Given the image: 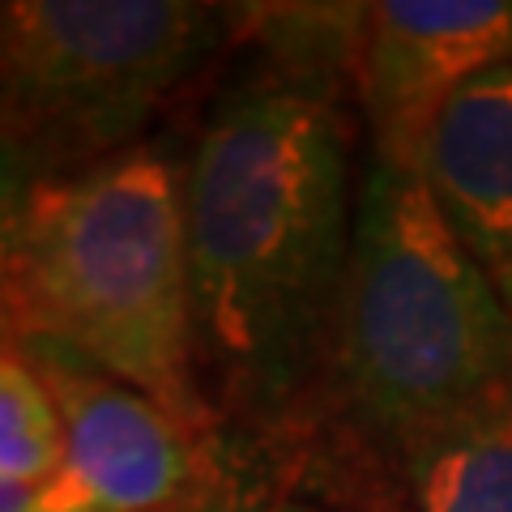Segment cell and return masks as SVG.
<instances>
[{"instance_id": "1", "label": "cell", "mask_w": 512, "mask_h": 512, "mask_svg": "<svg viewBox=\"0 0 512 512\" xmlns=\"http://www.w3.org/2000/svg\"><path fill=\"white\" fill-rule=\"evenodd\" d=\"M180 197L197 355L235 410L274 419L338 333L359 192L333 90L274 73L227 94Z\"/></svg>"}, {"instance_id": "2", "label": "cell", "mask_w": 512, "mask_h": 512, "mask_svg": "<svg viewBox=\"0 0 512 512\" xmlns=\"http://www.w3.org/2000/svg\"><path fill=\"white\" fill-rule=\"evenodd\" d=\"M333 342L350 406L406 474L512 419V312L419 171L367 163Z\"/></svg>"}, {"instance_id": "3", "label": "cell", "mask_w": 512, "mask_h": 512, "mask_svg": "<svg viewBox=\"0 0 512 512\" xmlns=\"http://www.w3.org/2000/svg\"><path fill=\"white\" fill-rule=\"evenodd\" d=\"M5 316L111 380L210 427L192 355L184 197L167 158L128 150L35 184L13 252Z\"/></svg>"}, {"instance_id": "4", "label": "cell", "mask_w": 512, "mask_h": 512, "mask_svg": "<svg viewBox=\"0 0 512 512\" xmlns=\"http://www.w3.org/2000/svg\"><path fill=\"white\" fill-rule=\"evenodd\" d=\"M231 30L192 0H0V137L47 180L128 154Z\"/></svg>"}, {"instance_id": "5", "label": "cell", "mask_w": 512, "mask_h": 512, "mask_svg": "<svg viewBox=\"0 0 512 512\" xmlns=\"http://www.w3.org/2000/svg\"><path fill=\"white\" fill-rule=\"evenodd\" d=\"M30 355L64 423V457L35 487V512H184L218 487L210 427L60 346L30 342Z\"/></svg>"}, {"instance_id": "6", "label": "cell", "mask_w": 512, "mask_h": 512, "mask_svg": "<svg viewBox=\"0 0 512 512\" xmlns=\"http://www.w3.org/2000/svg\"><path fill=\"white\" fill-rule=\"evenodd\" d=\"M512 60V0H384L363 9L359 103L372 163L419 171L440 111Z\"/></svg>"}, {"instance_id": "7", "label": "cell", "mask_w": 512, "mask_h": 512, "mask_svg": "<svg viewBox=\"0 0 512 512\" xmlns=\"http://www.w3.org/2000/svg\"><path fill=\"white\" fill-rule=\"evenodd\" d=\"M419 175L512 312V60L440 111Z\"/></svg>"}, {"instance_id": "8", "label": "cell", "mask_w": 512, "mask_h": 512, "mask_svg": "<svg viewBox=\"0 0 512 512\" xmlns=\"http://www.w3.org/2000/svg\"><path fill=\"white\" fill-rule=\"evenodd\" d=\"M406 478L419 512H512V419L440 448Z\"/></svg>"}, {"instance_id": "9", "label": "cell", "mask_w": 512, "mask_h": 512, "mask_svg": "<svg viewBox=\"0 0 512 512\" xmlns=\"http://www.w3.org/2000/svg\"><path fill=\"white\" fill-rule=\"evenodd\" d=\"M64 457V423L52 389L26 359L0 355V478L43 483Z\"/></svg>"}, {"instance_id": "10", "label": "cell", "mask_w": 512, "mask_h": 512, "mask_svg": "<svg viewBox=\"0 0 512 512\" xmlns=\"http://www.w3.org/2000/svg\"><path fill=\"white\" fill-rule=\"evenodd\" d=\"M39 184V171L26 163V154L13 141L0 137V320H5V295L13 278V252L26 222L30 192Z\"/></svg>"}, {"instance_id": "11", "label": "cell", "mask_w": 512, "mask_h": 512, "mask_svg": "<svg viewBox=\"0 0 512 512\" xmlns=\"http://www.w3.org/2000/svg\"><path fill=\"white\" fill-rule=\"evenodd\" d=\"M184 512H308L303 504L291 500H269V495H244V491H210L201 504H192Z\"/></svg>"}, {"instance_id": "12", "label": "cell", "mask_w": 512, "mask_h": 512, "mask_svg": "<svg viewBox=\"0 0 512 512\" xmlns=\"http://www.w3.org/2000/svg\"><path fill=\"white\" fill-rule=\"evenodd\" d=\"M35 487L39 483H5L0 478V512H35Z\"/></svg>"}, {"instance_id": "13", "label": "cell", "mask_w": 512, "mask_h": 512, "mask_svg": "<svg viewBox=\"0 0 512 512\" xmlns=\"http://www.w3.org/2000/svg\"><path fill=\"white\" fill-rule=\"evenodd\" d=\"M393 512H397V508H393Z\"/></svg>"}]
</instances>
